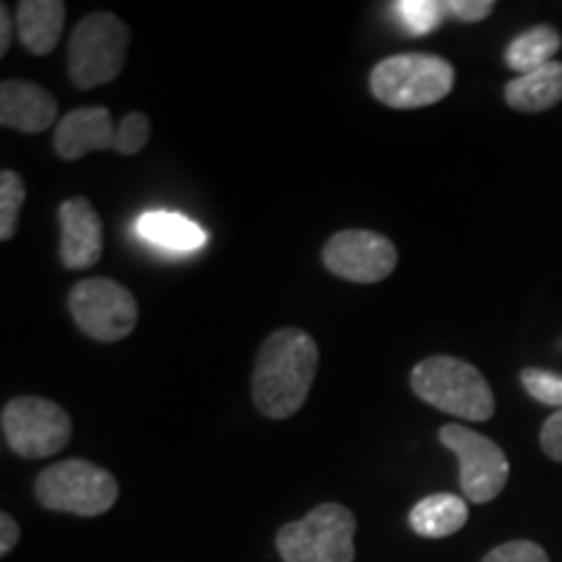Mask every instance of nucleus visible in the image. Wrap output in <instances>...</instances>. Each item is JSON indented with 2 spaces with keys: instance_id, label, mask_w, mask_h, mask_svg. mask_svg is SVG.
Returning a JSON list of instances; mask_svg holds the SVG:
<instances>
[{
  "instance_id": "1",
  "label": "nucleus",
  "mask_w": 562,
  "mask_h": 562,
  "mask_svg": "<svg viewBox=\"0 0 562 562\" xmlns=\"http://www.w3.org/2000/svg\"><path fill=\"white\" fill-rule=\"evenodd\" d=\"M318 344L302 328L286 326L261 344L252 368V404L269 419H290L311 396L318 375Z\"/></svg>"
},
{
  "instance_id": "2",
  "label": "nucleus",
  "mask_w": 562,
  "mask_h": 562,
  "mask_svg": "<svg viewBox=\"0 0 562 562\" xmlns=\"http://www.w3.org/2000/svg\"><path fill=\"white\" fill-rule=\"evenodd\" d=\"M409 389L432 409L469 422L495 417V393L487 378L472 362L459 357L435 355L414 364Z\"/></svg>"
},
{
  "instance_id": "3",
  "label": "nucleus",
  "mask_w": 562,
  "mask_h": 562,
  "mask_svg": "<svg viewBox=\"0 0 562 562\" xmlns=\"http://www.w3.org/2000/svg\"><path fill=\"white\" fill-rule=\"evenodd\" d=\"M456 70L442 55L398 53L370 70V91L393 110H419L446 100L453 91Z\"/></svg>"
},
{
  "instance_id": "4",
  "label": "nucleus",
  "mask_w": 562,
  "mask_h": 562,
  "mask_svg": "<svg viewBox=\"0 0 562 562\" xmlns=\"http://www.w3.org/2000/svg\"><path fill=\"white\" fill-rule=\"evenodd\" d=\"M34 497L53 513L97 518L115 508L121 484L100 463L68 459L42 469L34 480Z\"/></svg>"
},
{
  "instance_id": "5",
  "label": "nucleus",
  "mask_w": 562,
  "mask_h": 562,
  "mask_svg": "<svg viewBox=\"0 0 562 562\" xmlns=\"http://www.w3.org/2000/svg\"><path fill=\"white\" fill-rule=\"evenodd\" d=\"M131 30L121 16L94 11L74 26L68 42V74L74 87L97 89L115 81L128 58Z\"/></svg>"
},
{
  "instance_id": "6",
  "label": "nucleus",
  "mask_w": 562,
  "mask_h": 562,
  "mask_svg": "<svg viewBox=\"0 0 562 562\" xmlns=\"http://www.w3.org/2000/svg\"><path fill=\"white\" fill-rule=\"evenodd\" d=\"M357 518L347 505L323 503L300 521L277 531V552L284 562H355Z\"/></svg>"
},
{
  "instance_id": "7",
  "label": "nucleus",
  "mask_w": 562,
  "mask_h": 562,
  "mask_svg": "<svg viewBox=\"0 0 562 562\" xmlns=\"http://www.w3.org/2000/svg\"><path fill=\"white\" fill-rule=\"evenodd\" d=\"M5 446L21 459H50L74 438V422L60 404L42 396L11 398L0 412Z\"/></svg>"
},
{
  "instance_id": "8",
  "label": "nucleus",
  "mask_w": 562,
  "mask_h": 562,
  "mask_svg": "<svg viewBox=\"0 0 562 562\" xmlns=\"http://www.w3.org/2000/svg\"><path fill=\"white\" fill-rule=\"evenodd\" d=\"M68 311L79 331L100 344L123 341L138 323V302L133 292L108 277L76 281L68 292Z\"/></svg>"
},
{
  "instance_id": "9",
  "label": "nucleus",
  "mask_w": 562,
  "mask_h": 562,
  "mask_svg": "<svg viewBox=\"0 0 562 562\" xmlns=\"http://www.w3.org/2000/svg\"><path fill=\"white\" fill-rule=\"evenodd\" d=\"M438 438L459 459L461 492L469 503H492L505 490L510 476L508 456L487 435L467 425H442Z\"/></svg>"
},
{
  "instance_id": "10",
  "label": "nucleus",
  "mask_w": 562,
  "mask_h": 562,
  "mask_svg": "<svg viewBox=\"0 0 562 562\" xmlns=\"http://www.w3.org/2000/svg\"><path fill=\"white\" fill-rule=\"evenodd\" d=\"M323 266L351 284H378L396 271L398 250L372 229H341L323 245Z\"/></svg>"
},
{
  "instance_id": "11",
  "label": "nucleus",
  "mask_w": 562,
  "mask_h": 562,
  "mask_svg": "<svg viewBox=\"0 0 562 562\" xmlns=\"http://www.w3.org/2000/svg\"><path fill=\"white\" fill-rule=\"evenodd\" d=\"M121 128L108 108H76L60 117L53 133V149L60 159L79 161L91 151L121 154Z\"/></svg>"
},
{
  "instance_id": "12",
  "label": "nucleus",
  "mask_w": 562,
  "mask_h": 562,
  "mask_svg": "<svg viewBox=\"0 0 562 562\" xmlns=\"http://www.w3.org/2000/svg\"><path fill=\"white\" fill-rule=\"evenodd\" d=\"M60 224V263L68 271H87L100 263L102 258V220L89 199L76 195V199L63 201L58 206Z\"/></svg>"
},
{
  "instance_id": "13",
  "label": "nucleus",
  "mask_w": 562,
  "mask_h": 562,
  "mask_svg": "<svg viewBox=\"0 0 562 562\" xmlns=\"http://www.w3.org/2000/svg\"><path fill=\"white\" fill-rule=\"evenodd\" d=\"M58 100L40 83L5 79L0 83V125L19 133H45L58 125Z\"/></svg>"
},
{
  "instance_id": "14",
  "label": "nucleus",
  "mask_w": 562,
  "mask_h": 562,
  "mask_svg": "<svg viewBox=\"0 0 562 562\" xmlns=\"http://www.w3.org/2000/svg\"><path fill=\"white\" fill-rule=\"evenodd\" d=\"M66 16L63 0H21L16 5V34L24 50L37 58L53 53L60 42Z\"/></svg>"
},
{
  "instance_id": "15",
  "label": "nucleus",
  "mask_w": 562,
  "mask_h": 562,
  "mask_svg": "<svg viewBox=\"0 0 562 562\" xmlns=\"http://www.w3.org/2000/svg\"><path fill=\"white\" fill-rule=\"evenodd\" d=\"M505 102L510 110L524 112V115L552 110L562 102V63L554 60L550 66L510 79L505 83Z\"/></svg>"
},
{
  "instance_id": "16",
  "label": "nucleus",
  "mask_w": 562,
  "mask_h": 562,
  "mask_svg": "<svg viewBox=\"0 0 562 562\" xmlns=\"http://www.w3.org/2000/svg\"><path fill=\"white\" fill-rule=\"evenodd\" d=\"M469 521V501L453 492H435L422 497L409 510V526L417 537L446 539L461 531Z\"/></svg>"
},
{
  "instance_id": "17",
  "label": "nucleus",
  "mask_w": 562,
  "mask_h": 562,
  "mask_svg": "<svg viewBox=\"0 0 562 562\" xmlns=\"http://www.w3.org/2000/svg\"><path fill=\"white\" fill-rule=\"evenodd\" d=\"M560 32L554 30V26L539 24L521 32L510 42L508 50H505V63H508V68L516 70L518 76H524L554 63V55L560 53Z\"/></svg>"
},
{
  "instance_id": "18",
  "label": "nucleus",
  "mask_w": 562,
  "mask_h": 562,
  "mask_svg": "<svg viewBox=\"0 0 562 562\" xmlns=\"http://www.w3.org/2000/svg\"><path fill=\"white\" fill-rule=\"evenodd\" d=\"M138 235L170 250H195L206 243V232L180 214L151 211L138 220Z\"/></svg>"
},
{
  "instance_id": "19",
  "label": "nucleus",
  "mask_w": 562,
  "mask_h": 562,
  "mask_svg": "<svg viewBox=\"0 0 562 562\" xmlns=\"http://www.w3.org/2000/svg\"><path fill=\"white\" fill-rule=\"evenodd\" d=\"M391 9L402 16L404 26L414 37L432 34L448 16L442 0H396V3H391Z\"/></svg>"
},
{
  "instance_id": "20",
  "label": "nucleus",
  "mask_w": 562,
  "mask_h": 562,
  "mask_svg": "<svg viewBox=\"0 0 562 562\" xmlns=\"http://www.w3.org/2000/svg\"><path fill=\"white\" fill-rule=\"evenodd\" d=\"M24 201H26L24 178L13 170L0 172V240L3 243L16 235Z\"/></svg>"
},
{
  "instance_id": "21",
  "label": "nucleus",
  "mask_w": 562,
  "mask_h": 562,
  "mask_svg": "<svg viewBox=\"0 0 562 562\" xmlns=\"http://www.w3.org/2000/svg\"><path fill=\"white\" fill-rule=\"evenodd\" d=\"M521 385L533 402L562 409V375L544 368H524Z\"/></svg>"
},
{
  "instance_id": "22",
  "label": "nucleus",
  "mask_w": 562,
  "mask_h": 562,
  "mask_svg": "<svg viewBox=\"0 0 562 562\" xmlns=\"http://www.w3.org/2000/svg\"><path fill=\"white\" fill-rule=\"evenodd\" d=\"M482 562H550V554L542 544L529 542V539H513L484 554Z\"/></svg>"
},
{
  "instance_id": "23",
  "label": "nucleus",
  "mask_w": 562,
  "mask_h": 562,
  "mask_svg": "<svg viewBox=\"0 0 562 562\" xmlns=\"http://www.w3.org/2000/svg\"><path fill=\"white\" fill-rule=\"evenodd\" d=\"M442 3H446L448 16L463 21V24H476V21H484L495 11L492 0H442Z\"/></svg>"
},
{
  "instance_id": "24",
  "label": "nucleus",
  "mask_w": 562,
  "mask_h": 562,
  "mask_svg": "<svg viewBox=\"0 0 562 562\" xmlns=\"http://www.w3.org/2000/svg\"><path fill=\"white\" fill-rule=\"evenodd\" d=\"M539 446L547 459L562 463V409H554L539 432Z\"/></svg>"
},
{
  "instance_id": "25",
  "label": "nucleus",
  "mask_w": 562,
  "mask_h": 562,
  "mask_svg": "<svg viewBox=\"0 0 562 562\" xmlns=\"http://www.w3.org/2000/svg\"><path fill=\"white\" fill-rule=\"evenodd\" d=\"M21 539V529L16 524V518L11 513H0V554H11L13 547L19 544Z\"/></svg>"
},
{
  "instance_id": "26",
  "label": "nucleus",
  "mask_w": 562,
  "mask_h": 562,
  "mask_svg": "<svg viewBox=\"0 0 562 562\" xmlns=\"http://www.w3.org/2000/svg\"><path fill=\"white\" fill-rule=\"evenodd\" d=\"M11 40H13V24H11V11L9 5H0V55H5L11 50Z\"/></svg>"
}]
</instances>
